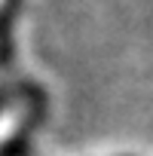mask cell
Returning a JSON list of instances; mask_svg holds the SVG:
<instances>
[{
	"label": "cell",
	"mask_w": 153,
	"mask_h": 156,
	"mask_svg": "<svg viewBox=\"0 0 153 156\" xmlns=\"http://www.w3.org/2000/svg\"><path fill=\"white\" fill-rule=\"evenodd\" d=\"M3 104H6V92H0V110H3Z\"/></svg>",
	"instance_id": "obj_1"
}]
</instances>
